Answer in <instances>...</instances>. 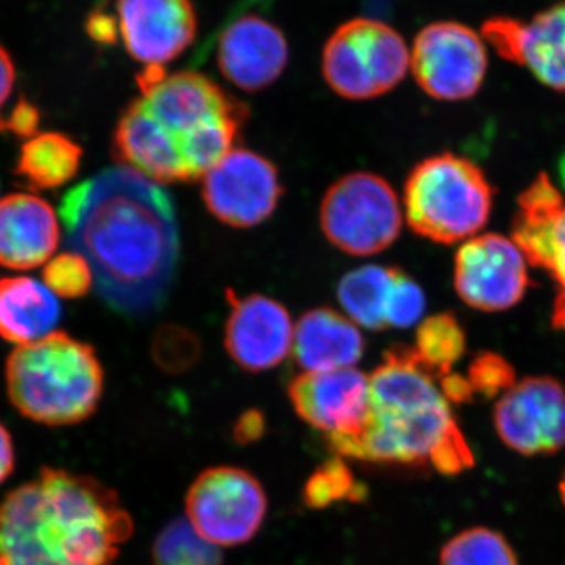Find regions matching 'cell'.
<instances>
[{
    "label": "cell",
    "mask_w": 565,
    "mask_h": 565,
    "mask_svg": "<svg viewBox=\"0 0 565 565\" xmlns=\"http://www.w3.org/2000/svg\"><path fill=\"white\" fill-rule=\"evenodd\" d=\"M61 217L68 245L90 264L104 302L126 316L166 300L180 255L177 212L158 182L114 167L71 189Z\"/></svg>",
    "instance_id": "cell-1"
},
{
    "label": "cell",
    "mask_w": 565,
    "mask_h": 565,
    "mask_svg": "<svg viewBox=\"0 0 565 565\" xmlns=\"http://www.w3.org/2000/svg\"><path fill=\"white\" fill-rule=\"evenodd\" d=\"M134 531L110 487L43 468L0 503L3 565H114Z\"/></svg>",
    "instance_id": "cell-2"
},
{
    "label": "cell",
    "mask_w": 565,
    "mask_h": 565,
    "mask_svg": "<svg viewBox=\"0 0 565 565\" xmlns=\"http://www.w3.org/2000/svg\"><path fill=\"white\" fill-rule=\"evenodd\" d=\"M370 416L359 437L333 448L364 462L462 473L475 457L437 377L415 349L397 345L370 375Z\"/></svg>",
    "instance_id": "cell-3"
},
{
    "label": "cell",
    "mask_w": 565,
    "mask_h": 565,
    "mask_svg": "<svg viewBox=\"0 0 565 565\" xmlns=\"http://www.w3.org/2000/svg\"><path fill=\"white\" fill-rule=\"evenodd\" d=\"M10 403L44 426H73L90 418L102 403L103 364L90 344L65 332L18 345L6 364Z\"/></svg>",
    "instance_id": "cell-4"
},
{
    "label": "cell",
    "mask_w": 565,
    "mask_h": 565,
    "mask_svg": "<svg viewBox=\"0 0 565 565\" xmlns=\"http://www.w3.org/2000/svg\"><path fill=\"white\" fill-rule=\"evenodd\" d=\"M405 215L419 236L440 244L468 241L484 228L493 189L479 167L459 156H433L405 182Z\"/></svg>",
    "instance_id": "cell-5"
},
{
    "label": "cell",
    "mask_w": 565,
    "mask_h": 565,
    "mask_svg": "<svg viewBox=\"0 0 565 565\" xmlns=\"http://www.w3.org/2000/svg\"><path fill=\"white\" fill-rule=\"evenodd\" d=\"M411 55L403 36L370 18L341 24L322 52V74L333 92L353 102L393 90L407 74Z\"/></svg>",
    "instance_id": "cell-6"
},
{
    "label": "cell",
    "mask_w": 565,
    "mask_h": 565,
    "mask_svg": "<svg viewBox=\"0 0 565 565\" xmlns=\"http://www.w3.org/2000/svg\"><path fill=\"white\" fill-rule=\"evenodd\" d=\"M321 226L327 239L340 250L353 256L375 255L399 236V200L377 174H348L323 196Z\"/></svg>",
    "instance_id": "cell-7"
},
{
    "label": "cell",
    "mask_w": 565,
    "mask_h": 565,
    "mask_svg": "<svg viewBox=\"0 0 565 565\" xmlns=\"http://www.w3.org/2000/svg\"><path fill=\"white\" fill-rule=\"evenodd\" d=\"M266 515V490L243 468H207L185 497V520L218 548L250 542Z\"/></svg>",
    "instance_id": "cell-8"
},
{
    "label": "cell",
    "mask_w": 565,
    "mask_h": 565,
    "mask_svg": "<svg viewBox=\"0 0 565 565\" xmlns=\"http://www.w3.org/2000/svg\"><path fill=\"white\" fill-rule=\"evenodd\" d=\"M412 70L430 98L462 102L476 95L484 82L486 47L467 25L435 22L416 36Z\"/></svg>",
    "instance_id": "cell-9"
},
{
    "label": "cell",
    "mask_w": 565,
    "mask_h": 565,
    "mask_svg": "<svg viewBox=\"0 0 565 565\" xmlns=\"http://www.w3.org/2000/svg\"><path fill=\"white\" fill-rule=\"evenodd\" d=\"M455 286L460 299L476 310H509L530 286L526 256L500 234L471 237L457 252Z\"/></svg>",
    "instance_id": "cell-10"
},
{
    "label": "cell",
    "mask_w": 565,
    "mask_h": 565,
    "mask_svg": "<svg viewBox=\"0 0 565 565\" xmlns=\"http://www.w3.org/2000/svg\"><path fill=\"white\" fill-rule=\"evenodd\" d=\"M494 430L523 456L555 455L565 446V388L556 379L526 377L503 393L493 411Z\"/></svg>",
    "instance_id": "cell-11"
},
{
    "label": "cell",
    "mask_w": 565,
    "mask_h": 565,
    "mask_svg": "<svg viewBox=\"0 0 565 565\" xmlns=\"http://www.w3.org/2000/svg\"><path fill=\"white\" fill-rule=\"evenodd\" d=\"M203 200L218 221L250 228L274 214L282 188L277 169L258 152L233 150L203 177Z\"/></svg>",
    "instance_id": "cell-12"
},
{
    "label": "cell",
    "mask_w": 565,
    "mask_h": 565,
    "mask_svg": "<svg viewBox=\"0 0 565 565\" xmlns=\"http://www.w3.org/2000/svg\"><path fill=\"white\" fill-rule=\"evenodd\" d=\"M294 411L332 448L359 437L370 416V375L355 367L303 373L289 385Z\"/></svg>",
    "instance_id": "cell-13"
},
{
    "label": "cell",
    "mask_w": 565,
    "mask_h": 565,
    "mask_svg": "<svg viewBox=\"0 0 565 565\" xmlns=\"http://www.w3.org/2000/svg\"><path fill=\"white\" fill-rule=\"evenodd\" d=\"M512 236L527 263L556 281L553 323L565 332V200L546 174L520 195Z\"/></svg>",
    "instance_id": "cell-14"
},
{
    "label": "cell",
    "mask_w": 565,
    "mask_h": 565,
    "mask_svg": "<svg viewBox=\"0 0 565 565\" xmlns=\"http://www.w3.org/2000/svg\"><path fill=\"white\" fill-rule=\"evenodd\" d=\"M137 84L147 109L177 137L214 117L248 114L210 77L191 71L167 76L162 66H145Z\"/></svg>",
    "instance_id": "cell-15"
},
{
    "label": "cell",
    "mask_w": 565,
    "mask_h": 565,
    "mask_svg": "<svg viewBox=\"0 0 565 565\" xmlns=\"http://www.w3.org/2000/svg\"><path fill=\"white\" fill-rule=\"evenodd\" d=\"M117 17L126 50L145 66L180 57L199 28L192 0H117Z\"/></svg>",
    "instance_id": "cell-16"
},
{
    "label": "cell",
    "mask_w": 565,
    "mask_h": 565,
    "mask_svg": "<svg viewBox=\"0 0 565 565\" xmlns=\"http://www.w3.org/2000/svg\"><path fill=\"white\" fill-rule=\"evenodd\" d=\"M232 311L225 329L226 352L237 366L250 373L273 370L291 352V316L280 302L266 296L237 297L226 291Z\"/></svg>",
    "instance_id": "cell-17"
},
{
    "label": "cell",
    "mask_w": 565,
    "mask_h": 565,
    "mask_svg": "<svg viewBox=\"0 0 565 565\" xmlns=\"http://www.w3.org/2000/svg\"><path fill=\"white\" fill-rule=\"evenodd\" d=\"M482 33L505 61L526 66L546 87L565 92V2L535 14L527 24L493 18Z\"/></svg>",
    "instance_id": "cell-18"
},
{
    "label": "cell",
    "mask_w": 565,
    "mask_h": 565,
    "mask_svg": "<svg viewBox=\"0 0 565 565\" xmlns=\"http://www.w3.org/2000/svg\"><path fill=\"white\" fill-rule=\"evenodd\" d=\"M286 36L273 22L245 14L223 31L217 62L223 76L245 92L269 87L288 65Z\"/></svg>",
    "instance_id": "cell-19"
},
{
    "label": "cell",
    "mask_w": 565,
    "mask_h": 565,
    "mask_svg": "<svg viewBox=\"0 0 565 565\" xmlns=\"http://www.w3.org/2000/svg\"><path fill=\"white\" fill-rule=\"evenodd\" d=\"M114 154L158 184L189 181L177 134L166 128L140 98L129 104L118 120Z\"/></svg>",
    "instance_id": "cell-20"
},
{
    "label": "cell",
    "mask_w": 565,
    "mask_h": 565,
    "mask_svg": "<svg viewBox=\"0 0 565 565\" xmlns=\"http://www.w3.org/2000/svg\"><path fill=\"white\" fill-rule=\"evenodd\" d=\"M61 241L57 217L39 196L14 193L0 200V264L31 270L54 255Z\"/></svg>",
    "instance_id": "cell-21"
},
{
    "label": "cell",
    "mask_w": 565,
    "mask_h": 565,
    "mask_svg": "<svg viewBox=\"0 0 565 565\" xmlns=\"http://www.w3.org/2000/svg\"><path fill=\"white\" fill-rule=\"evenodd\" d=\"M292 351L305 373L348 370L362 360L364 340L343 315L332 308H316L294 327Z\"/></svg>",
    "instance_id": "cell-22"
},
{
    "label": "cell",
    "mask_w": 565,
    "mask_h": 565,
    "mask_svg": "<svg viewBox=\"0 0 565 565\" xmlns=\"http://www.w3.org/2000/svg\"><path fill=\"white\" fill-rule=\"evenodd\" d=\"M54 292L29 277L0 280V337L20 345L47 337L61 321Z\"/></svg>",
    "instance_id": "cell-23"
},
{
    "label": "cell",
    "mask_w": 565,
    "mask_h": 565,
    "mask_svg": "<svg viewBox=\"0 0 565 565\" xmlns=\"http://www.w3.org/2000/svg\"><path fill=\"white\" fill-rule=\"evenodd\" d=\"M82 148L61 132H44L22 145L14 174L31 191L62 188L79 172Z\"/></svg>",
    "instance_id": "cell-24"
},
{
    "label": "cell",
    "mask_w": 565,
    "mask_h": 565,
    "mask_svg": "<svg viewBox=\"0 0 565 565\" xmlns=\"http://www.w3.org/2000/svg\"><path fill=\"white\" fill-rule=\"evenodd\" d=\"M394 267L364 266L345 275L338 285V299L349 318L370 330L386 329V307Z\"/></svg>",
    "instance_id": "cell-25"
},
{
    "label": "cell",
    "mask_w": 565,
    "mask_h": 565,
    "mask_svg": "<svg viewBox=\"0 0 565 565\" xmlns=\"http://www.w3.org/2000/svg\"><path fill=\"white\" fill-rule=\"evenodd\" d=\"M245 118L247 115H222L178 136L189 181L203 178L233 151Z\"/></svg>",
    "instance_id": "cell-26"
},
{
    "label": "cell",
    "mask_w": 565,
    "mask_h": 565,
    "mask_svg": "<svg viewBox=\"0 0 565 565\" xmlns=\"http://www.w3.org/2000/svg\"><path fill=\"white\" fill-rule=\"evenodd\" d=\"M465 332L452 315L430 316L419 323L415 352L438 379L451 374L452 366L463 355Z\"/></svg>",
    "instance_id": "cell-27"
},
{
    "label": "cell",
    "mask_w": 565,
    "mask_h": 565,
    "mask_svg": "<svg viewBox=\"0 0 565 565\" xmlns=\"http://www.w3.org/2000/svg\"><path fill=\"white\" fill-rule=\"evenodd\" d=\"M152 565H222V548L196 533L188 520L169 523L152 545Z\"/></svg>",
    "instance_id": "cell-28"
},
{
    "label": "cell",
    "mask_w": 565,
    "mask_h": 565,
    "mask_svg": "<svg viewBox=\"0 0 565 565\" xmlns=\"http://www.w3.org/2000/svg\"><path fill=\"white\" fill-rule=\"evenodd\" d=\"M440 565H520L504 535L489 527H470L449 539Z\"/></svg>",
    "instance_id": "cell-29"
},
{
    "label": "cell",
    "mask_w": 565,
    "mask_h": 565,
    "mask_svg": "<svg viewBox=\"0 0 565 565\" xmlns=\"http://www.w3.org/2000/svg\"><path fill=\"white\" fill-rule=\"evenodd\" d=\"M43 280L51 292L65 299H77L90 291L93 273L90 264L76 252H66L52 259L43 270Z\"/></svg>",
    "instance_id": "cell-30"
},
{
    "label": "cell",
    "mask_w": 565,
    "mask_h": 565,
    "mask_svg": "<svg viewBox=\"0 0 565 565\" xmlns=\"http://www.w3.org/2000/svg\"><path fill=\"white\" fill-rule=\"evenodd\" d=\"M426 310V297L418 282L394 267L392 292L386 307V326L408 329L419 322Z\"/></svg>",
    "instance_id": "cell-31"
},
{
    "label": "cell",
    "mask_w": 565,
    "mask_h": 565,
    "mask_svg": "<svg viewBox=\"0 0 565 565\" xmlns=\"http://www.w3.org/2000/svg\"><path fill=\"white\" fill-rule=\"evenodd\" d=\"M200 351L202 348H200L199 338L177 326H163L156 333L154 343H152L156 362L173 373L195 363Z\"/></svg>",
    "instance_id": "cell-32"
},
{
    "label": "cell",
    "mask_w": 565,
    "mask_h": 565,
    "mask_svg": "<svg viewBox=\"0 0 565 565\" xmlns=\"http://www.w3.org/2000/svg\"><path fill=\"white\" fill-rule=\"evenodd\" d=\"M355 492L359 490L353 484L351 470L340 460H332L319 468L310 479L305 490V500L313 508H322L344 498H355Z\"/></svg>",
    "instance_id": "cell-33"
},
{
    "label": "cell",
    "mask_w": 565,
    "mask_h": 565,
    "mask_svg": "<svg viewBox=\"0 0 565 565\" xmlns=\"http://www.w3.org/2000/svg\"><path fill=\"white\" fill-rule=\"evenodd\" d=\"M467 381L473 394L493 397L515 385V373L503 356L492 352L481 353L471 363Z\"/></svg>",
    "instance_id": "cell-34"
},
{
    "label": "cell",
    "mask_w": 565,
    "mask_h": 565,
    "mask_svg": "<svg viewBox=\"0 0 565 565\" xmlns=\"http://www.w3.org/2000/svg\"><path fill=\"white\" fill-rule=\"evenodd\" d=\"M39 107L28 99H20L9 115L0 117V132L10 134L17 139H31L40 128Z\"/></svg>",
    "instance_id": "cell-35"
},
{
    "label": "cell",
    "mask_w": 565,
    "mask_h": 565,
    "mask_svg": "<svg viewBox=\"0 0 565 565\" xmlns=\"http://www.w3.org/2000/svg\"><path fill=\"white\" fill-rule=\"evenodd\" d=\"M17 463V452H14L13 438L2 423H0V484L10 478Z\"/></svg>",
    "instance_id": "cell-36"
},
{
    "label": "cell",
    "mask_w": 565,
    "mask_h": 565,
    "mask_svg": "<svg viewBox=\"0 0 565 565\" xmlns=\"http://www.w3.org/2000/svg\"><path fill=\"white\" fill-rule=\"evenodd\" d=\"M17 81V70L6 47L0 46V107L10 98Z\"/></svg>",
    "instance_id": "cell-37"
},
{
    "label": "cell",
    "mask_w": 565,
    "mask_h": 565,
    "mask_svg": "<svg viewBox=\"0 0 565 565\" xmlns=\"http://www.w3.org/2000/svg\"><path fill=\"white\" fill-rule=\"evenodd\" d=\"M264 430V418L258 412H248L241 416L236 426L237 441H252L262 437Z\"/></svg>",
    "instance_id": "cell-38"
},
{
    "label": "cell",
    "mask_w": 565,
    "mask_h": 565,
    "mask_svg": "<svg viewBox=\"0 0 565 565\" xmlns=\"http://www.w3.org/2000/svg\"><path fill=\"white\" fill-rule=\"evenodd\" d=\"M559 494H561V500H563V503L565 505V473L563 476V479H561V482H559Z\"/></svg>",
    "instance_id": "cell-39"
},
{
    "label": "cell",
    "mask_w": 565,
    "mask_h": 565,
    "mask_svg": "<svg viewBox=\"0 0 565 565\" xmlns=\"http://www.w3.org/2000/svg\"><path fill=\"white\" fill-rule=\"evenodd\" d=\"M0 565H3L2 563H0Z\"/></svg>",
    "instance_id": "cell-40"
}]
</instances>
